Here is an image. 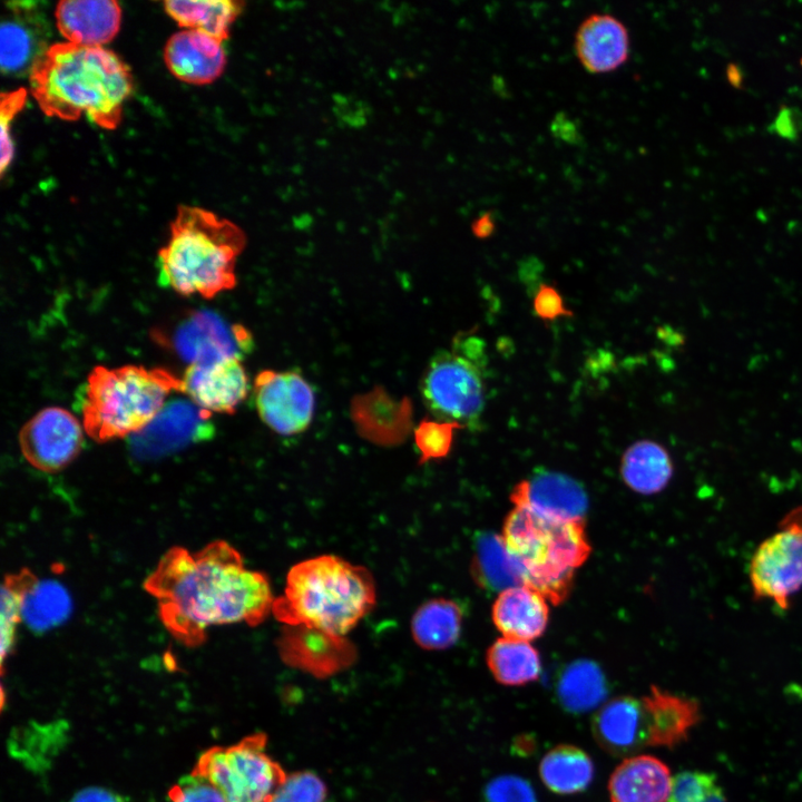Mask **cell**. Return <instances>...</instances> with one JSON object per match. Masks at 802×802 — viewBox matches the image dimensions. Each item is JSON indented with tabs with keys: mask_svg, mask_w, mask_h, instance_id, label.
<instances>
[{
	"mask_svg": "<svg viewBox=\"0 0 802 802\" xmlns=\"http://www.w3.org/2000/svg\"><path fill=\"white\" fill-rule=\"evenodd\" d=\"M164 59L177 79L192 85L215 81L226 66L222 41L192 29L178 31L167 40Z\"/></svg>",
	"mask_w": 802,
	"mask_h": 802,
	"instance_id": "ac0fdd59",
	"label": "cell"
},
{
	"mask_svg": "<svg viewBox=\"0 0 802 802\" xmlns=\"http://www.w3.org/2000/svg\"><path fill=\"white\" fill-rule=\"evenodd\" d=\"M481 341L456 338L448 350L431 358L420 390L430 413L462 428L478 424L486 405L485 360Z\"/></svg>",
	"mask_w": 802,
	"mask_h": 802,
	"instance_id": "52a82bcc",
	"label": "cell"
},
{
	"mask_svg": "<svg viewBox=\"0 0 802 802\" xmlns=\"http://www.w3.org/2000/svg\"><path fill=\"white\" fill-rule=\"evenodd\" d=\"M801 65H802V60H801Z\"/></svg>",
	"mask_w": 802,
	"mask_h": 802,
	"instance_id": "ee69618b",
	"label": "cell"
},
{
	"mask_svg": "<svg viewBox=\"0 0 802 802\" xmlns=\"http://www.w3.org/2000/svg\"><path fill=\"white\" fill-rule=\"evenodd\" d=\"M30 91L49 117L76 120L82 114L115 129L134 86L128 66L111 50L71 42L50 45L30 75Z\"/></svg>",
	"mask_w": 802,
	"mask_h": 802,
	"instance_id": "7a4b0ae2",
	"label": "cell"
},
{
	"mask_svg": "<svg viewBox=\"0 0 802 802\" xmlns=\"http://www.w3.org/2000/svg\"><path fill=\"white\" fill-rule=\"evenodd\" d=\"M556 691L564 710L573 714H583L602 704L607 694V684L603 672L595 663L576 661L564 669Z\"/></svg>",
	"mask_w": 802,
	"mask_h": 802,
	"instance_id": "4dcf8cb0",
	"label": "cell"
},
{
	"mask_svg": "<svg viewBox=\"0 0 802 802\" xmlns=\"http://www.w3.org/2000/svg\"><path fill=\"white\" fill-rule=\"evenodd\" d=\"M164 7L179 27L199 30L222 42L242 10L241 2L232 0H169Z\"/></svg>",
	"mask_w": 802,
	"mask_h": 802,
	"instance_id": "f1b7e54d",
	"label": "cell"
},
{
	"mask_svg": "<svg viewBox=\"0 0 802 802\" xmlns=\"http://www.w3.org/2000/svg\"><path fill=\"white\" fill-rule=\"evenodd\" d=\"M27 100V90L19 88L1 94L0 124H1V175L13 158V143L10 136V127L14 116L23 108Z\"/></svg>",
	"mask_w": 802,
	"mask_h": 802,
	"instance_id": "f35d334b",
	"label": "cell"
},
{
	"mask_svg": "<svg viewBox=\"0 0 802 802\" xmlns=\"http://www.w3.org/2000/svg\"><path fill=\"white\" fill-rule=\"evenodd\" d=\"M534 312L542 321H555L558 317L571 316L560 293L551 285L541 284L534 296Z\"/></svg>",
	"mask_w": 802,
	"mask_h": 802,
	"instance_id": "60d3db41",
	"label": "cell"
},
{
	"mask_svg": "<svg viewBox=\"0 0 802 802\" xmlns=\"http://www.w3.org/2000/svg\"><path fill=\"white\" fill-rule=\"evenodd\" d=\"M244 244L233 223L202 207L180 205L169 239L158 251L160 280L178 294L212 299L235 286V262Z\"/></svg>",
	"mask_w": 802,
	"mask_h": 802,
	"instance_id": "277c9868",
	"label": "cell"
},
{
	"mask_svg": "<svg viewBox=\"0 0 802 802\" xmlns=\"http://www.w3.org/2000/svg\"><path fill=\"white\" fill-rule=\"evenodd\" d=\"M266 745L267 736L255 733L232 745L211 747L194 772L209 781L225 802H268L287 773Z\"/></svg>",
	"mask_w": 802,
	"mask_h": 802,
	"instance_id": "ba28073f",
	"label": "cell"
},
{
	"mask_svg": "<svg viewBox=\"0 0 802 802\" xmlns=\"http://www.w3.org/2000/svg\"><path fill=\"white\" fill-rule=\"evenodd\" d=\"M673 777L668 766L653 755L623 760L608 782L612 802H667Z\"/></svg>",
	"mask_w": 802,
	"mask_h": 802,
	"instance_id": "603a6c76",
	"label": "cell"
},
{
	"mask_svg": "<svg viewBox=\"0 0 802 802\" xmlns=\"http://www.w3.org/2000/svg\"><path fill=\"white\" fill-rule=\"evenodd\" d=\"M144 588L156 599L165 628L188 647L203 644L212 626L262 624L275 600L266 575L248 569L241 552L225 540L195 552L172 547Z\"/></svg>",
	"mask_w": 802,
	"mask_h": 802,
	"instance_id": "6da1fadb",
	"label": "cell"
},
{
	"mask_svg": "<svg viewBox=\"0 0 802 802\" xmlns=\"http://www.w3.org/2000/svg\"><path fill=\"white\" fill-rule=\"evenodd\" d=\"M84 427L63 408L40 410L19 431L22 456L36 469L57 472L71 463L84 442Z\"/></svg>",
	"mask_w": 802,
	"mask_h": 802,
	"instance_id": "30bf717a",
	"label": "cell"
},
{
	"mask_svg": "<svg viewBox=\"0 0 802 802\" xmlns=\"http://www.w3.org/2000/svg\"><path fill=\"white\" fill-rule=\"evenodd\" d=\"M327 786L312 771L287 773L268 802H325Z\"/></svg>",
	"mask_w": 802,
	"mask_h": 802,
	"instance_id": "d590c367",
	"label": "cell"
},
{
	"mask_svg": "<svg viewBox=\"0 0 802 802\" xmlns=\"http://www.w3.org/2000/svg\"><path fill=\"white\" fill-rule=\"evenodd\" d=\"M165 341L188 364L241 359L252 343L245 327L228 324L206 310L194 311L180 320Z\"/></svg>",
	"mask_w": 802,
	"mask_h": 802,
	"instance_id": "8fae6325",
	"label": "cell"
},
{
	"mask_svg": "<svg viewBox=\"0 0 802 802\" xmlns=\"http://www.w3.org/2000/svg\"><path fill=\"white\" fill-rule=\"evenodd\" d=\"M180 380V392L209 413H232L248 392V379L238 358L188 364Z\"/></svg>",
	"mask_w": 802,
	"mask_h": 802,
	"instance_id": "5bb4252c",
	"label": "cell"
},
{
	"mask_svg": "<svg viewBox=\"0 0 802 802\" xmlns=\"http://www.w3.org/2000/svg\"><path fill=\"white\" fill-rule=\"evenodd\" d=\"M476 583L486 589L503 591L526 585L525 571L507 549L502 537L481 534L475 545L471 567Z\"/></svg>",
	"mask_w": 802,
	"mask_h": 802,
	"instance_id": "484cf974",
	"label": "cell"
},
{
	"mask_svg": "<svg viewBox=\"0 0 802 802\" xmlns=\"http://www.w3.org/2000/svg\"><path fill=\"white\" fill-rule=\"evenodd\" d=\"M60 35L86 47H102L117 35L121 8L114 0H65L55 10Z\"/></svg>",
	"mask_w": 802,
	"mask_h": 802,
	"instance_id": "d6986e66",
	"label": "cell"
},
{
	"mask_svg": "<svg viewBox=\"0 0 802 802\" xmlns=\"http://www.w3.org/2000/svg\"><path fill=\"white\" fill-rule=\"evenodd\" d=\"M591 730L596 742L609 754L627 756L637 752L646 746L642 700L628 695L609 700L595 714Z\"/></svg>",
	"mask_w": 802,
	"mask_h": 802,
	"instance_id": "44dd1931",
	"label": "cell"
},
{
	"mask_svg": "<svg viewBox=\"0 0 802 802\" xmlns=\"http://www.w3.org/2000/svg\"><path fill=\"white\" fill-rule=\"evenodd\" d=\"M255 404L262 421L273 431L292 436L304 431L314 412V392L294 371L260 372L254 381Z\"/></svg>",
	"mask_w": 802,
	"mask_h": 802,
	"instance_id": "7c38bea8",
	"label": "cell"
},
{
	"mask_svg": "<svg viewBox=\"0 0 802 802\" xmlns=\"http://www.w3.org/2000/svg\"><path fill=\"white\" fill-rule=\"evenodd\" d=\"M667 802H726V798L714 774L683 771L673 777Z\"/></svg>",
	"mask_w": 802,
	"mask_h": 802,
	"instance_id": "e575fe53",
	"label": "cell"
},
{
	"mask_svg": "<svg viewBox=\"0 0 802 802\" xmlns=\"http://www.w3.org/2000/svg\"><path fill=\"white\" fill-rule=\"evenodd\" d=\"M62 731L56 724L26 727L10 740V751L27 765L42 767L60 747Z\"/></svg>",
	"mask_w": 802,
	"mask_h": 802,
	"instance_id": "836d02e7",
	"label": "cell"
},
{
	"mask_svg": "<svg viewBox=\"0 0 802 802\" xmlns=\"http://www.w3.org/2000/svg\"><path fill=\"white\" fill-rule=\"evenodd\" d=\"M646 745L674 747L685 741L700 720V706L691 698L652 685L642 698Z\"/></svg>",
	"mask_w": 802,
	"mask_h": 802,
	"instance_id": "7402d4cb",
	"label": "cell"
},
{
	"mask_svg": "<svg viewBox=\"0 0 802 802\" xmlns=\"http://www.w3.org/2000/svg\"><path fill=\"white\" fill-rule=\"evenodd\" d=\"M574 49L586 71L596 75L612 72L629 57V33L615 16L593 13L578 26Z\"/></svg>",
	"mask_w": 802,
	"mask_h": 802,
	"instance_id": "e0dca14e",
	"label": "cell"
},
{
	"mask_svg": "<svg viewBox=\"0 0 802 802\" xmlns=\"http://www.w3.org/2000/svg\"><path fill=\"white\" fill-rule=\"evenodd\" d=\"M49 38L50 26L41 2H6L0 26L2 74L11 77L30 75L49 48Z\"/></svg>",
	"mask_w": 802,
	"mask_h": 802,
	"instance_id": "4fadbf2b",
	"label": "cell"
},
{
	"mask_svg": "<svg viewBox=\"0 0 802 802\" xmlns=\"http://www.w3.org/2000/svg\"><path fill=\"white\" fill-rule=\"evenodd\" d=\"M547 598L529 586H517L499 593L492 605V620L502 637L532 640L546 629Z\"/></svg>",
	"mask_w": 802,
	"mask_h": 802,
	"instance_id": "cb8c5ba5",
	"label": "cell"
},
{
	"mask_svg": "<svg viewBox=\"0 0 802 802\" xmlns=\"http://www.w3.org/2000/svg\"><path fill=\"white\" fill-rule=\"evenodd\" d=\"M462 427L443 421H422L415 430V443L421 453L420 463L446 457L453 442V433Z\"/></svg>",
	"mask_w": 802,
	"mask_h": 802,
	"instance_id": "8d00e7d4",
	"label": "cell"
},
{
	"mask_svg": "<svg viewBox=\"0 0 802 802\" xmlns=\"http://www.w3.org/2000/svg\"><path fill=\"white\" fill-rule=\"evenodd\" d=\"M755 599H767L785 610L802 588V506L792 509L779 529L755 550L750 563Z\"/></svg>",
	"mask_w": 802,
	"mask_h": 802,
	"instance_id": "9c48e42d",
	"label": "cell"
},
{
	"mask_svg": "<svg viewBox=\"0 0 802 802\" xmlns=\"http://www.w3.org/2000/svg\"><path fill=\"white\" fill-rule=\"evenodd\" d=\"M673 471V461L667 450L652 440L635 442L622 458L620 473L625 483L643 495L663 490Z\"/></svg>",
	"mask_w": 802,
	"mask_h": 802,
	"instance_id": "4316f807",
	"label": "cell"
},
{
	"mask_svg": "<svg viewBox=\"0 0 802 802\" xmlns=\"http://www.w3.org/2000/svg\"><path fill=\"white\" fill-rule=\"evenodd\" d=\"M209 417V412L195 404L165 405L144 430L133 434V449L140 458H154L205 439L213 431Z\"/></svg>",
	"mask_w": 802,
	"mask_h": 802,
	"instance_id": "9a60e30c",
	"label": "cell"
},
{
	"mask_svg": "<svg viewBox=\"0 0 802 802\" xmlns=\"http://www.w3.org/2000/svg\"><path fill=\"white\" fill-rule=\"evenodd\" d=\"M375 598L374 579L366 568L321 555L291 567L272 614L288 626L344 636L373 608Z\"/></svg>",
	"mask_w": 802,
	"mask_h": 802,
	"instance_id": "3957f363",
	"label": "cell"
},
{
	"mask_svg": "<svg viewBox=\"0 0 802 802\" xmlns=\"http://www.w3.org/2000/svg\"><path fill=\"white\" fill-rule=\"evenodd\" d=\"M486 661L495 679L506 686L534 682L541 672L539 653L526 640L498 638L487 651Z\"/></svg>",
	"mask_w": 802,
	"mask_h": 802,
	"instance_id": "f546056e",
	"label": "cell"
},
{
	"mask_svg": "<svg viewBox=\"0 0 802 802\" xmlns=\"http://www.w3.org/2000/svg\"><path fill=\"white\" fill-rule=\"evenodd\" d=\"M69 802H125V799L110 790L90 786L77 792Z\"/></svg>",
	"mask_w": 802,
	"mask_h": 802,
	"instance_id": "b9f144b4",
	"label": "cell"
},
{
	"mask_svg": "<svg viewBox=\"0 0 802 802\" xmlns=\"http://www.w3.org/2000/svg\"><path fill=\"white\" fill-rule=\"evenodd\" d=\"M278 648L284 661L311 673L331 674L346 666L354 657L352 645L344 636L304 626L285 625Z\"/></svg>",
	"mask_w": 802,
	"mask_h": 802,
	"instance_id": "ffe728a7",
	"label": "cell"
},
{
	"mask_svg": "<svg viewBox=\"0 0 802 802\" xmlns=\"http://www.w3.org/2000/svg\"><path fill=\"white\" fill-rule=\"evenodd\" d=\"M172 391H182V380L166 369L97 365L85 388L84 430L100 443L136 434L159 414Z\"/></svg>",
	"mask_w": 802,
	"mask_h": 802,
	"instance_id": "5b68a950",
	"label": "cell"
},
{
	"mask_svg": "<svg viewBox=\"0 0 802 802\" xmlns=\"http://www.w3.org/2000/svg\"><path fill=\"white\" fill-rule=\"evenodd\" d=\"M462 618V609L454 600L431 598L421 604L411 618L412 638L426 651L447 649L459 639Z\"/></svg>",
	"mask_w": 802,
	"mask_h": 802,
	"instance_id": "d4e9b609",
	"label": "cell"
},
{
	"mask_svg": "<svg viewBox=\"0 0 802 802\" xmlns=\"http://www.w3.org/2000/svg\"><path fill=\"white\" fill-rule=\"evenodd\" d=\"M501 537L524 569L526 586L555 605L568 596L576 569L590 554L584 521L554 520L521 506L508 514Z\"/></svg>",
	"mask_w": 802,
	"mask_h": 802,
	"instance_id": "8992f818",
	"label": "cell"
},
{
	"mask_svg": "<svg viewBox=\"0 0 802 802\" xmlns=\"http://www.w3.org/2000/svg\"><path fill=\"white\" fill-rule=\"evenodd\" d=\"M594 763L580 747L559 744L549 750L539 763L542 783L557 794L585 791L594 777Z\"/></svg>",
	"mask_w": 802,
	"mask_h": 802,
	"instance_id": "83f0119b",
	"label": "cell"
},
{
	"mask_svg": "<svg viewBox=\"0 0 802 802\" xmlns=\"http://www.w3.org/2000/svg\"><path fill=\"white\" fill-rule=\"evenodd\" d=\"M510 498L515 506L560 521H584L588 506L587 495L576 480L552 471H540L522 480Z\"/></svg>",
	"mask_w": 802,
	"mask_h": 802,
	"instance_id": "2e32d148",
	"label": "cell"
},
{
	"mask_svg": "<svg viewBox=\"0 0 802 802\" xmlns=\"http://www.w3.org/2000/svg\"><path fill=\"white\" fill-rule=\"evenodd\" d=\"M38 578L29 570L6 576L1 587V661L12 649L18 623L22 619V600L26 591Z\"/></svg>",
	"mask_w": 802,
	"mask_h": 802,
	"instance_id": "d6a6232c",
	"label": "cell"
},
{
	"mask_svg": "<svg viewBox=\"0 0 802 802\" xmlns=\"http://www.w3.org/2000/svg\"><path fill=\"white\" fill-rule=\"evenodd\" d=\"M71 610L66 589L52 580H37L22 600V619L33 630H46L63 622Z\"/></svg>",
	"mask_w": 802,
	"mask_h": 802,
	"instance_id": "1f68e13d",
	"label": "cell"
},
{
	"mask_svg": "<svg viewBox=\"0 0 802 802\" xmlns=\"http://www.w3.org/2000/svg\"><path fill=\"white\" fill-rule=\"evenodd\" d=\"M472 231L479 238L489 237L495 231V221L492 215L487 213L481 215L472 225Z\"/></svg>",
	"mask_w": 802,
	"mask_h": 802,
	"instance_id": "7bdbcfd3",
	"label": "cell"
},
{
	"mask_svg": "<svg viewBox=\"0 0 802 802\" xmlns=\"http://www.w3.org/2000/svg\"><path fill=\"white\" fill-rule=\"evenodd\" d=\"M483 802H537L530 783L518 775L492 779L483 790Z\"/></svg>",
	"mask_w": 802,
	"mask_h": 802,
	"instance_id": "74e56055",
	"label": "cell"
},
{
	"mask_svg": "<svg viewBox=\"0 0 802 802\" xmlns=\"http://www.w3.org/2000/svg\"><path fill=\"white\" fill-rule=\"evenodd\" d=\"M168 802H225V800L209 781L193 771L170 789Z\"/></svg>",
	"mask_w": 802,
	"mask_h": 802,
	"instance_id": "ab89813d",
	"label": "cell"
}]
</instances>
